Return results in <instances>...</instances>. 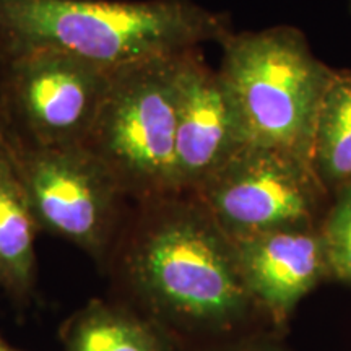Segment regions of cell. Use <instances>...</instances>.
Instances as JSON below:
<instances>
[{
	"instance_id": "cell-1",
	"label": "cell",
	"mask_w": 351,
	"mask_h": 351,
	"mask_svg": "<svg viewBox=\"0 0 351 351\" xmlns=\"http://www.w3.org/2000/svg\"><path fill=\"white\" fill-rule=\"evenodd\" d=\"M230 33L225 15L192 0H0V60L54 51L121 69Z\"/></svg>"
},
{
	"instance_id": "cell-2",
	"label": "cell",
	"mask_w": 351,
	"mask_h": 351,
	"mask_svg": "<svg viewBox=\"0 0 351 351\" xmlns=\"http://www.w3.org/2000/svg\"><path fill=\"white\" fill-rule=\"evenodd\" d=\"M181 195L152 200L158 210L132 243L127 274L165 317L223 327L244 313L251 295L230 238L195 197L181 202Z\"/></svg>"
},
{
	"instance_id": "cell-3",
	"label": "cell",
	"mask_w": 351,
	"mask_h": 351,
	"mask_svg": "<svg viewBox=\"0 0 351 351\" xmlns=\"http://www.w3.org/2000/svg\"><path fill=\"white\" fill-rule=\"evenodd\" d=\"M218 72L243 117L249 145L311 163L315 121L333 69L293 26L230 33Z\"/></svg>"
},
{
	"instance_id": "cell-4",
	"label": "cell",
	"mask_w": 351,
	"mask_h": 351,
	"mask_svg": "<svg viewBox=\"0 0 351 351\" xmlns=\"http://www.w3.org/2000/svg\"><path fill=\"white\" fill-rule=\"evenodd\" d=\"M181 56L114 70L85 147L111 171L124 195L147 202L181 195L176 184Z\"/></svg>"
},
{
	"instance_id": "cell-5",
	"label": "cell",
	"mask_w": 351,
	"mask_h": 351,
	"mask_svg": "<svg viewBox=\"0 0 351 351\" xmlns=\"http://www.w3.org/2000/svg\"><path fill=\"white\" fill-rule=\"evenodd\" d=\"M39 230L104 261L119 218V184L85 145L36 147L0 127Z\"/></svg>"
},
{
	"instance_id": "cell-6",
	"label": "cell",
	"mask_w": 351,
	"mask_h": 351,
	"mask_svg": "<svg viewBox=\"0 0 351 351\" xmlns=\"http://www.w3.org/2000/svg\"><path fill=\"white\" fill-rule=\"evenodd\" d=\"M0 62L3 130L36 147L86 143L116 69L54 51L28 52Z\"/></svg>"
},
{
	"instance_id": "cell-7",
	"label": "cell",
	"mask_w": 351,
	"mask_h": 351,
	"mask_svg": "<svg viewBox=\"0 0 351 351\" xmlns=\"http://www.w3.org/2000/svg\"><path fill=\"white\" fill-rule=\"evenodd\" d=\"M326 191L309 161L249 145L192 195L234 239L309 226Z\"/></svg>"
},
{
	"instance_id": "cell-8",
	"label": "cell",
	"mask_w": 351,
	"mask_h": 351,
	"mask_svg": "<svg viewBox=\"0 0 351 351\" xmlns=\"http://www.w3.org/2000/svg\"><path fill=\"white\" fill-rule=\"evenodd\" d=\"M249 147L247 134L218 70L200 47L182 52L176 116V184L179 194H194Z\"/></svg>"
},
{
	"instance_id": "cell-9",
	"label": "cell",
	"mask_w": 351,
	"mask_h": 351,
	"mask_svg": "<svg viewBox=\"0 0 351 351\" xmlns=\"http://www.w3.org/2000/svg\"><path fill=\"white\" fill-rule=\"evenodd\" d=\"M249 295L285 320L328 269L322 232L291 226L230 239Z\"/></svg>"
},
{
	"instance_id": "cell-10",
	"label": "cell",
	"mask_w": 351,
	"mask_h": 351,
	"mask_svg": "<svg viewBox=\"0 0 351 351\" xmlns=\"http://www.w3.org/2000/svg\"><path fill=\"white\" fill-rule=\"evenodd\" d=\"M39 230L28 197L0 134V288L26 301L36 282Z\"/></svg>"
},
{
	"instance_id": "cell-11",
	"label": "cell",
	"mask_w": 351,
	"mask_h": 351,
	"mask_svg": "<svg viewBox=\"0 0 351 351\" xmlns=\"http://www.w3.org/2000/svg\"><path fill=\"white\" fill-rule=\"evenodd\" d=\"M62 351H166L150 324L129 311L91 300L60 328Z\"/></svg>"
},
{
	"instance_id": "cell-12",
	"label": "cell",
	"mask_w": 351,
	"mask_h": 351,
	"mask_svg": "<svg viewBox=\"0 0 351 351\" xmlns=\"http://www.w3.org/2000/svg\"><path fill=\"white\" fill-rule=\"evenodd\" d=\"M311 165L326 189L351 184V70L333 69L315 121Z\"/></svg>"
},
{
	"instance_id": "cell-13",
	"label": "cell",
	"mask_w": 351,
	"mask_h": 351,
	"mask_svg": "<svg viewBox=\"0 0 351 351\" xmlns=\"http://www.w3.org/2000/svg\"><path fill=\"white\" fill-rule=\"evenodd\" d=\"M328 269L351 282V184L337 191V199L322 230Z\"/></svg>"
},
{
	"instance_id": "cell-14",
	"label": "cell",
	"mask_w": 351,
	"mask_h": 351,
	"mask_svg": "<svg viewBox=\"0 0 351 351\" xmlns=\"http://www.w3.org/2000/svg\"><path fill=\"white\" fill-rule=\"evenodd\" d=\"M0 351H21V350H16V348H13V346L7 345L5 341H2V340H0Z\"/></svg>"
},
{
	"instance_id": "cell-15",
	"label": "cell",
	"mask_w": 351,
	"mask_h": 351,
	"mask_svg": "<svg viewBox=\"0 0 351 351\" xmlns=\"http://www.w3.org/2000/svg\"><path fill=\"white\" fill-rule=\"evenodd\" d=\"M0 82H2V78H0Z\"/></svg>"
},
{
	"instance_id": "cell-16",
	"label": "cell",
	"mask_w": 351,
	"mask_h": 351,
	"mask_svg": "<svg viewBox=\"0 0 351 351\" xmlns=\"http://www.w3.org/2000/svg\"><path fill=\"white\" fill-rule=\"evenodd\" d=\"M350 2H351V0H350Z\"/></svg>"
}]
</instances>
